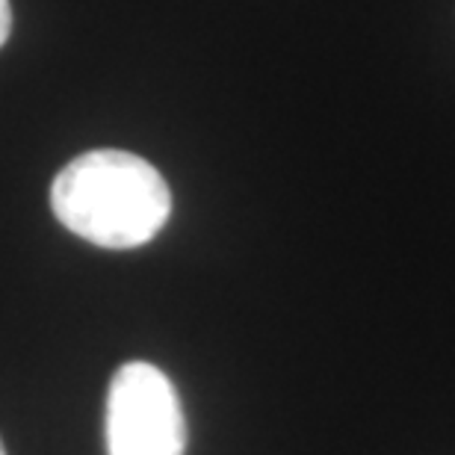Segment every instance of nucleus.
Here are the masks:
<instances>
[{"mask_svg": "<svg viewBox=\"0 0 455 455\" xmlns=\"http://www.w3.org/2000/svg\"><path fill=\"white\" fill-rule=\"evenodd\" d=\"M51 207L71 234L101 249H136L163 231L172 193L148 160L131 151L80 154L53 178Z\"/></svg>", "mask_w": 455, "mask_h": 455, "instance_id": "obj_1", "label": "nucleus"}, {"mask_svg": "<svg viewBox=\"0 0 455 455\" xmlns=\"http://www.w3.org/2000/svg\"><path fill=\"white\" fill-rule=\"evenodd\" d=\"M107 450L110 455H184V408L163 370L131 361L113 376L107 394Z\"/></svg>", "mask_w": 455, "mask_h": 455, "instance_id": "obj_2", "label": "nucleus"}, {"mask_svg": "<svg viewBox=\"0 0 455 455\" xmlns=\"http://www.w3.org/2000/svg\"><path fill=\"white\" fill-rule=\"evenodd\" d=\"M9 33H12V6L9 0H0V48L6 44Z\"/></svg>", "mask_w": 455, "mask_h": 455, "instance_id": "obj_3", "label": "nucleus"}, {"mask_svg": "<svg viewBox=\"0 0 455 455\" xmlns=\"http://www.w3.org/2000/svg\"><path fill=\"white\" fill-rule=\"evenodd\" d=\"M0 455H6V450H4V441H0Z\"/></svg>", "mask_w": 455, "mask_h": 455, "instance_id": "obj_4", "label": "nucleus"}]
</instances>
